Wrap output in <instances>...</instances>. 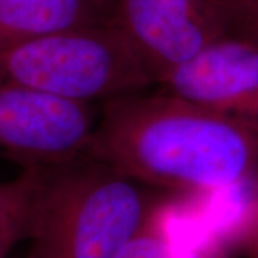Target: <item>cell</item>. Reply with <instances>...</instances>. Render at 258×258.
<instances>
[{
  "mask_svg": "<svg viewBox=\"0 0 258 258\" xmlns=\"http://www.w3.org/2000/svg\"><path fill=\"white\" fill-rule=\"evenodd\" d=\"M145 91L99 103L91 157L159 192L212 194L252 179L257 131L162 89Z\"/></svg>",
  "mask_w": 258,
  "mask_h": 258,
  "instance_id": "6da1fadb",
  "label": "cell"
},
{
  "mask_svg": "<svg viewBox=\"0 0 258 258\" xmlns=\"http://www.w3.org/2000/svg\"><path fill=\"white\" fill-rule=\"evenodd\" d=\"M25 258H113L164 195L83 155L32 166Z\"/></svg>",
  "mask_w": 258,
  "mask_h": 258,
  "instance_id": "7a4b0ae2",
  "label": "cell"
},
{
  "mask_svg": "<svg viewBox=\"0 0 258 258\" xmlns=\"http://www.w3.org/2000/svg\"><path fill=\"white\" fill-rule=\"evenodd\" d=\"M0 83L98 105L155 86L109 20L0 47Z\"/></svg>",
  "mask_w": 258,
  "mask_h": 258,
  "instance_id": "3957f363",
  "label": "cell"
},
{
  "mask_svg": "<svg viewBox=\"0 0 258 258\" xmlns=\"http://www.w3.org/2000/svg\"><path fill=\"white\" fill-rule=\"evenodd\" d=\"M237 0H116L109 22L157 85L215 40L235 35Z\"/></svg>",
  "mask_w": 258,
  "mask_h": 258,
  "instance_id": "277c9868",
  "label": "cell"
},
{
  "mask_svg": "<svg viewBox=\"0 0 258 258\" xmlns=\"http://www.w3.org/2000/svg\"><path fill=\"white\" fill-rule=\"evenodd\" d=\"M98 118V103L0 83V158L25 168L89 155Z\"/></svg>",
  "mask_w": 258,
  "mask_h": 258,
  "instance_id": "5b68a950",
  "label": "cell"
},
{
  "mask_svg": "<svg viewBox=\"0 0 258 258\" xmlns=\"http://www.w3.org/2000/svg\"><path fill=\"white\" fill-rule=\"evenodd\" d=\"M157 86L258 132V42L249 37L215 40Z\"/></svg>",
  "mask_w": 258,
  "mask_h": 258,
  "instance_id": "8992f818",
  "label": "cell"
},
{
  "mask_svg": "<svg viewBox=\"0 0 258 258\" xmlns=\"http://www.w3.org/2000/svg\"><path fill=\"white\" fill-rule=\"evenodd\" d=\"M92 0H0V47L109 20Z\"/></svg>",
  "mask_w": 258,
  "mask_h": 258,
  "instance_id": "52a82bcc",
  "label": "cell"
},
{
  "mask_svg": "<svg viewBox=\"0 0 258 258\" xmlns=\"http://www.w3.org/2000/svg\"><path fill=\"white\" fill-rule=\"evenodd\" d=\"M32 179V166H25L13 179L0 182V258H9L23 242Z\"/></svg>",
  "mask_w": 258,
  "mask_h": 258,
  "instance_id": "ba28073f",
  "label": "cell"
},
{
  "mask_svg": "<svg viewBox=\"0 0 258 258\" xmlns=\"http://www.w3.org/2000/svg\"><path fill=\"white\" fill-rule=\"evenodd\" d=\"M178 248L166 222V205L149 215L113 258H192Z\"/></svg>",
  "mask_w": 258,
  "mask_h": 258,
  "instance_id": "9c48e42d",
  "label": "cell"
},
{
  "mask_svg": "<svg viewBox=\"0 0 258 258\" xmlns=\"http://www.w3.org/2000/svg\"><path fill=\"white\" fill-rule=\"evenodd\" d=\"M251 181L248 201L234 232L232 249L238 258H258V171Z\"/></svg>",
  "mask_w": 258,
  "mask_h": 258,
  "instance_id": "30bf717a",
  "label": "cell"
},
{
  "mask_svg": "<svg viewBox=\"0 0 258 258\" xmlns=\"http://www.w3.org/2000/svg\"><path fill=\"white\" fill-rule=\"evenodd\" d=\"M235 35L258 42V0H237Z\"/></svg>",
  "mask_w": 258,
  "mask_h": 258,
  "instance_id": "8fae6325",
  "label": "cell"
},
{
  "mask_svg": "<svg viewBox=\"0 0 258 258\" xmlns=\"http://www.w3.org/2000/svg\"><path fill=\"white\" fill-rule=\"evenodd\" d=\"M192 258H238L235 255L234 249L222 245V244H217V245H211L210 248L204 249L201 252L195 254Z\"/></svg>",
  "mask_w": 258,
  "mask_h": 258,
  "instance_id": "7c38bea8",
  "label": "cell"
},
{
  "mask_svg": "<svg viewBox=\"0 0 258 258\" xmlns=\"http://www.w3.org/2000/svg\"><path fill=\"white\" fill-rule=\"evenodd\" d=\"M92 2H95L96 5H99V6L103 8L105 10H108V12H109V15H111L112 8H113V5H115V2H116V0H92Z\"/></svg>",
  "mask_w": 258,
  "mask_h": 258,
  "instance_id": "4fadbf2b",
  "label": "cell"
}]
</instances>
